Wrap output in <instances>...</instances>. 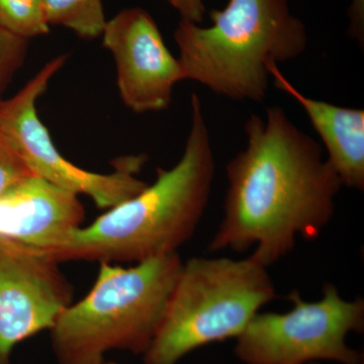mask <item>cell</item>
Returning <instances> with one entry per match:
<instances>
[{
	"label": "cell",
	"mask_w": 364,
	"mask_h": 364,
	"mask_svg": "<svg viewBox=\"0 0 364 364\" xmlns=\"http://www.w3.org/2000/svg\"><path fill=\"white\" fill-rule=\"evenodd\" d=\"M247 146L227 164L224 214L208 251L232 249L270 267L293 250L296 237L313 240L335 212L342 186L323 148L282 107L245 123Z\"/></svg>",
	"instance_id": "6da1fadb"
},
{
	"label": "cell",
	"mask_w": 364,
	"mask_h": 364,
	"mask_svg": "<svg viewBox=\"0 0 364 364\" xmlns=\"http://www.w3.org/2000/svg\"><path fill=\"white\" fill-rule=\"evenodd\" d=\"M191 105V130L179 161L157 168L154 183L67 235L53 253L59 262H142L176 253L193 236L207 208L215 162L196 93Z\"/></svg>",
	"instance_id": "7a4b0ae2"
},
{
	"label": "cell",
	"mask_w": 364,
	"mask_h": 364,
	"mask_svg": "<svg viewBox=\"0 0 364 364\" xmlns=\"http://www.w3.org/2000/svg\"><path fill=\"white\" fill-rule=\"evenodd\" d=\"M212 25L181 20L174 32L183 80L237 102L267 98L268 64L291 61L308 45L305 23L287 0H229L210 13Z\"/></svg>",
	"instance_id": "3957f363"
},
{
	"label": "cell",
	"mask_w": 364,
	"mask_h": 364,
	"mask_svg": "<svg viewBox=\"0 0 364 364\" xmlns=\"http://www.w3.org/2000/svg\"><path fill=\"white\" fill-rule=\"evenodd\" d=\"M182 262L178 252L122 267L100 263L90 293L53 326L59 364H98L112 350L144 354L166 313Z\"/></svg>",
	"instance_id": "277c9868"
},
{
	"label": "cell",
	"mask_w": 364,
	"mask_h": 364,
	"mask_svg": "<svg viewBox=\"0 0 364 364\" xmlns=\"http://www.w3.org/2000/svg\"><path fill=\"white\" fill-rule=\"evenodd\" d=\"M267 268L251 255L241 260L193 257L183 263L144 364H177L196 349L237 338L277 298Z\"/></svg>",
	"instance_id": "5b68a950"
},
{
	"label": "cell",
	"mask_w": 364,
	"mask_h": 364,
	"mask_svg": "<svg viewBox=\"0 0 364 364\" xmlns=\"http://www.w3.org/2000/svg\"><path fill=\"white\" fill-rule=\"evenodd\" d=\"M287 313H257L237 337L235 354L245 364H306L318 360L361 364L360 352L347 344L363 332L364 301H347L325 284L320 301H306L294 289Z\"/></svg>",
	"instance_id": "8992f818"
},
{
	"label": "cell",
	"mask_w": 364,
	"mask_h": 364,
	"mask_svg": "<svg viewBox=\"0 0 364 364\" xmlns=\"http://www.w3.org/2000/svg\"><path fill=\"white\" fill-rule=\"evenodd\" d=\"M67 55H60L26 83L11 100L0 105V132L35 176L75 195H85L100 208H112L130 200L148 186L139 179L147 157L130 155L114 163V171L97 173L80 168L62 156L37 112V100L64 66Z\"/></svg>",
	"instance_id": "52a82bcc"
},
{
	"label": "cell",
	"mask_w": 364,
	"mask_h": 364,
	"mask_svg": "<svg viewBox=\"0 0 364 364\" xmlns=\"http://www.w3.org/2000/svg\"><path fill=\"white\" fill-rule=\"evenodd\" d=\"M52 254L0 240V364L14 347L51 330L72 304L71 284Z\"/></svg>",
	"instance_id": "ba28073f"
},
{
	"label": "cell",
	"mask_w": 364,
	"mask_h": 364,
	"mask_svg": "<svg viewBox=\"0 0 364 364\" xmlns=\"http://www.w3.org/2000/svg\"><path fill=\"white\" fill-rule=\"evenodd\" d=\"M102 37L116 62L124 105L136 114L166 109L183 75L152 16L141 7L123 9L107 21Z\"/></svg>",
	"instance_id": "9c48e42d"
},
{
	"label": "cell",
	"mask_w": 364,
	"mask_h": 364,
	"mask_svg": "<svg viewBox=\"0 0 364 364\" xmlns=\"http://www.w3.org/2000/svg\"><path fill=\"white\" fill-rule=\"evenodd\" d=\"M78 196L30 174L0 195V240L50 254L82 227Z\"/></svg>",
	"instance_id": "30bf717a"
},
{
	"label": "cell",
	"mask_w": 364,
	"mask_h": 364,
	"mask_svg": "<svg viewBox=\"0 0 364 364\" xmlns=\"http://www.w3.org/2000/svg\"><path fill=\"white\" fill-rule=\"evenodd\" d=\"M268 71L277 90L293 97L306 112L313 128L322 140L327 160L338 176L342 186L364 188V111L338 107L306 97L287 80L277 64Z\"/></svg>",
	"instance_id": "8fae6325"
},
{
	"label": "cell",
	"mask_w": 364,
	"mask_h": 364,
	"mask_svg": "<svg viewBox=\"0 0 364 364\" xmlns=\"http://www.w3.org/2000/svg\"><path fill=\"white\" fill-rule=\"evenodd\" d=\"M49 26H61L82 39L92 40L104 33L105 23L102 0H45Z\"/></svg>",
	"instance_id": "7c38bea8"
},
{
	"label": "cell",
	"mask_w": 364,
	"mask_h": 364,
	"mask_svg": "<svg viewBox=\"0 0 364 364\" xmlns=\"http://www.w3.org/2000/svg\"><path fill=\"white\" fill-rule=\"evenodd\" d=\"M0 26L26 40L45 35V0H0Z\"/></svg>",
	"instance_id": "4fadbf2b"
},
{
	"label": "cell",
	"mask_w": 364,
	"mask_h": 364,
	"mask_svg": "<svg viewBox=\"0 0 364 364\" xmlns=\"http://www.w3.org/2000/svg\"><path fill=\"white\" fill-rule=\"evenodd\" d=\"M28 40L14 35L0 26V105L4 93L16 72L25 63Z\"/></svg>",
	"instance_id": "5bb4252c"
},
{
	"label": "cell",
	"mask_w": 364,
	"mask_h": 364,
	"mask_svg": "<svg viewBox=\"0 0 364 364\" xmlns=\"http://www.w3.org/2000/svg\"><path fill=\"white\" fill-rule=\"evenodd\" d=\"M33 174L0 132V195L23 177Z\"/></svg>",
	"instance_id": "9a60e30c"
},
{
	"label": "cell",
	"mask_w": 364,
	"mask_h": 364,
	"mask_svg": "<svg viewBox=\"0 0 364 364\" xmlns=\"http://www.w3.org/2000/svg\"><path fill=\"white\" fill-rule=\"evenodd\" d=\"M181 14L182 20L200 23L203 21L205 7L203 0H167Z\"/></svg>",
	"instance_id": "2e32d148"
},
{
	"label": "cell",
	"mask_w": 364,
	"mask_h": 364,
	"mask_svg": "<svg viewBox=\"0 0 364 364\" xmlns=\"http://www.w3.org/2000/svg\"><path fill=\"white\" fill-rule=\"evenodd\" d=\"M350 26L349 33L353 39L358 40L361 47L364 40V0H352L349 9Z\"/></svg>",
	"instance_id": "e0dca14e"
},
{
	"label": "cell",
	"mask_w": 364,
	"mask_h": 364,
	"mask_svg": "<svg viewBox=\"0 0 364 364\" xmlns=\"http://www.w3.org/2000/svg\"><path fill=\"white\" fill-rule=\"evenodd\" d=\"M98 364H116V363H98Z\"/></svg>",
	"instance_id": "ac0fdd59"
},
{
	"label": "cell",
	"mask_w": 364,
	"mask_h": 364,
	"mask_svg": "<svg viewBox=\"0 0 364 364\" xmlns=\"http://www.w3.org/2000/svg\"><path fill=\"white\" fill-rule=\"evenodd\" d=\"M306 364H318L317 363H306Z\"/></svg>",
	"instance_id": "d6986e66"
}]
</instances>
